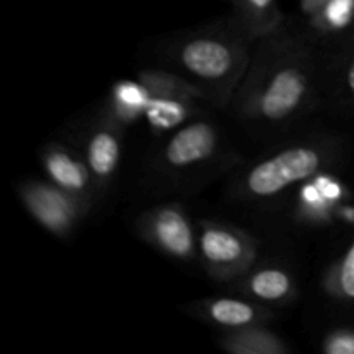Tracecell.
<instances>
[{"mask_svg": "<svg viewBox=\"0 0 354 354\" xmlns=\"http://www.w3.org/2000/svg\"><path fill=\"white\" fill-rule=\"evenodd\" d=\"M341 82L346 95L354 102V38L346 48L344 59L341 66Z\"/></svg>", "mask_w": 354, "mask_h": 354, "instance_id": "cell-19", "label": "cell"}, {"mask_svg": "<svg viewBox=\"0 0 354 354\" xmlns=\"http://www.w3.org/2000/svg\"><path fill=\"white\" fill-rule=\"evenodd\" d=\"M334 162V147L303 142L256 162L242 178V192L251 199H272L292 185L322 175Z\"/></svg>", "mask_w": 354, "mask_h": 354, "instance_id": "cell-3", "label": "cell"}, {"mask_svg": "<svg viewBox=\"0 0 354 354\" xmlns=\"http://www.w3.org/2000/svg\"><path fill=\"white\" fill-rule=\"evenodd\" d=\"M147 109V93L140 82H121L114 86L113 100H111V114L113 120L124 127L127 123L137 120Z\"/></svg>", "mask_w": 354, "mask_h": 354, "instance_id": "cell-15", "label": "cell"}, {"mask_svg": "<svg viewBox=\"0 0 354 354\" xmlns=\"http://www.w3.org/2000/svg\"><path fill=\"white\" fill-rule=\"evenodd\" d=\"M322 349L327 354H354L353 328H335L325 335Z\"/></svg>", "mask_w": 354, "mask_h": 354, "instance_id": "cell-18", "label": "cell"}, {"mask_svg": "<svg viewBox=\"0 0 354 354\" xmlns=\"http://www.w3.org/2000/svg\"><path fill=\"white\" fill-rule=\"evenodd\" d=\"M123 124L111 116L99 121L86 135L83 158L99 189L109 185L120 168L121 156H123Z\"/></svg>", "mask_w": 354, "mask_h": 354, "instance_id": "cell-10", "label": "cell"}, {"mask_svg": "<svg viewBox=\"0 0 354 354\" xmlns=\"http://www.w3.org/2000/svg\"><path fill=\"white\" fill-rule=\"evenodd\" d=\"M194 315L203 318L207 324L223 330L266 325L272 320V310L249 297L218 296L206 297L192 304Z\"/></svg>", "mask_w": 354, "mask_h": 354, "instance_id": "cell-11", "label": "cell"}, {"mask_svg": "<svg viewBox=\"0 0 354 354\" xmlns=\"http://www.w3.org/2000/svg\"><path fill=\"white\" fill-rule=\"evenodd\" d=\"M138 82L147 93L149 123L156 130H171L192 114L197 100H204L199 90L173 71H142Z\"/></svg>", "mask_w": 354, "mask_h": 354, "instance_id": "cell-5", "label": "cell"}, {"mask_svg": "<svg viewBox=\"0 0 354 354\" xmlns=\"http://www.w3.org/2000/svg\"><path fill=\"white\" fill-rule=\"evenodd\" d=\"M228 2L234 7V17L237 23L256 41L286 24L279 0H228Z\"/></svg>", "mask_w": 354, "mask_h": 354, "instance_id": "cell-14", "label": "cell"}, {"mask_svg": "<svg viewBox=\"0 0 354 354\" xmlns=\"http://www.w3.org/2000/svg\"><path fill=\"white\" fill-rule=\"evenodd\" d=\"M310 17V24L324 35L339 33L354 21V0H327Z\"/></svg>", "mask_w": 354, "mask_h": 354, "instance_id": "cell-17", "label": "cell"}, {"mask_svg": "<svg viewBox=\"0 0 354 354\" xmlns=\"http://www.w3.org/2000/svg\"><path fill=\"white\" fill-rule=\"evenodd\" d=\"M41 166L54 185L92 206L99 185L83 154L66 145L52 144L41 154Z\"/></svg>", "mask_w": 354, "mask_h": 354, "instance_id": "cell-9", "label": "cell"}, {"mask_svg": "<svg viewBox=\"0 0 354 354\" xmlns=\"http://www.w3.org/2000/svg\"><path fill=\"white\" fill-rule=\"evenodd\" d=\"M138 234L147 244L178 261L199 258L197 225L178 203H166L144 213L138 220Z\"/></svg>", "mask_w": 354, "mask_h": 354, "instance_id": "cell-6", "label": "cell"}, {"mask_svg": "<svg viewBox=\"0 0 354 354\" xmlns=\"http://www.w3.org/2000/svg\"><path fill=\"white\" fill-rule=\"evenodd\" d=\"M324 289L332 299L354 303V242L344 256L327 270Z\"/></svg>", "mask_w": 354, "mask_h": 354, "instance_id": "cell-16", "label": "cell"}, {"mask_svg": "<svg viewBox=\"0 0 354 354\" xmlns=\"http://www.w3.org/2000/svg\"><path fill=\"white\" fill-rule=\"evenodd\" d=\"M21 203L40 227L57 237H66L90 209V204L57 185L38 180H28L17 189Z\"/></svg>", "mask_w": 354, "mask_h": 354, "instance_id": "cell-7", "label": "cell"}, {"mask_svg": "<svg viewBox=\"0 0 354 354\" xmlns=\"http://www.w3.org/2000/svg\"><path fill=\"white\" fill-rule=\"evenodd\" d=\"M254 44L235 17L183 33L166 48L169 71L192 83L206 102L227 107L248 75Z\"/></svg>", "mask_w": 354, "mask_h": 354, "instance_id": "cell-2", "label": "cell"}, {"mask_svg": "<svg viewBox=\"0 0 354 354\" xmlns=\"http://www.w3.org/2000/svg\"><path fill=\"white\" fill-rule=\"evenodd\" d=\"M327 0H301V10H303L306 16H311L313 12H317Z\"/></svg>", "mask_w": 354, "mask_h": 354, "instance_id": "cell-20", "label": "cell"}, {"mask_svg": "<svg viewBox=\"0 0 354 354\" xmlns=\"http://www.w3.org/2000/svg\"><path fill=\"white\" fill-rule=\"evenodd\" d=\"M315 95L317 61L311 47L282 24L256 41L248 75L232 104L244 120L282 124L304 116Z\"/></svg>", "mask_w": 354, "mask_h": 354, "instance_id": "cell-1", "label": "cell"}, {"mask_svg": "<svg viewBox=\"0 0 354 354\" xmlns=\"http://www.w3.org/2000/svg\"><path fill=\"white\" fill-rule=\"evenodd\" d=\"M220 149V131L211 121L197 120L180 127L161 151V165L171 171L194 168L213 158Z\"/></svg>", "mask_w": 354, "mask_h": 354, "instance_id": "cell-8", "label": "cell"}, {"mask_svg": "<svg viewBox=\"0 0 354 354\" xmlns=\"http://www.w3.org/2000/svg\"><path fill=\"white\" fill-rule=\"evenodd\" d=\"M235 289L242 296L261 304H287L296 299L297 283L292 273L283 266L266 265L252 268L235 280Z\"/></svg>", "mask_w": 354, "mask_h": 354, "instance_id": "cell-12", "label": "cell"}, {"mask_svg": "<svg viewBox=\"0 0 354 354\" xmlns=\"http://www.w3.org/2000/svg\"><path fill=\"white\" fill-rule=\"evenodd\" d=\"M221 349L232 354H287L289 346L286 339L266 325L225 330L220 337Z\"/></svg>", "mask_w": 354, "mask_h": 354, "instance_id": "cell-13", "label": "cell"}, {"mask_svg": "<svg viewBox=\"0 0 354 354\" xmlns=\"http://www.w3.org/2000/svg\"><path fill=\"white\" fill-rule=\"evenodd\" d=\"M197 242L204 268L220 282H235L254 268L258 259L256 239L228 223L201 220Z\"/></svg>", "mask_w": 354, "mask_h": 354, "instance_id": "cell-4", "label": "cell"}]
</instances>
